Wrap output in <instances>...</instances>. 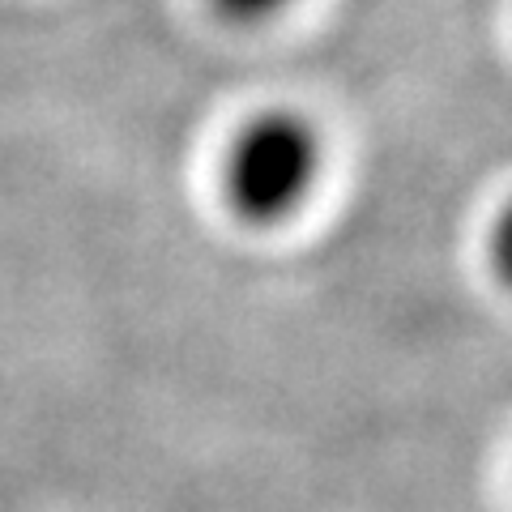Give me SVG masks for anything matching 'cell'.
Returning a JSON list of instances; mask_svg holds the SVG:
<instances>
[{"label": "cell", "mask_w": 512, "mask_h": 512, "mask_svg": "<svg viewBox=\"0 0 512 512\" xmlns=\"http://www.w3.org/2000/svg\"><path fill=\"white\" fill-rule=\"evenodd\" d=\"M487 261L495 282L512 291V197L500 205V214L491 218V235H487Z\"/></svg>", "instance_id": "cell-2"}, {"label": "cell", "mask_w": 512, "mask_h": 512, "mask_svg": "<svg viewBox=\"0 0 512 512\" xmlns=\"http://www.w3.org/2000/svg\"><path fill=\"white\" fill-rule=\"evenodd\" d=\"M325 180V137L299 111H261L222 154V197L248 227H278L308 210Z\"/></svg>", "instance_id": "cell-1"}, {"label": "cell", "mask_w": 512, "mask_h": 512, "mask_svg": "<svg viewBox=\"0 0 512 512\" xmlns=\"http://www.w3.org/2000/svg\"><path fill=\"white\" fill-rule=\"evenodd\" d=\"M295 0H214V9L222 13V18H231L239 26H261L269 18H278V13H286Z\"/></svg>", "instance_id": "cell-3"}]
</instances>
